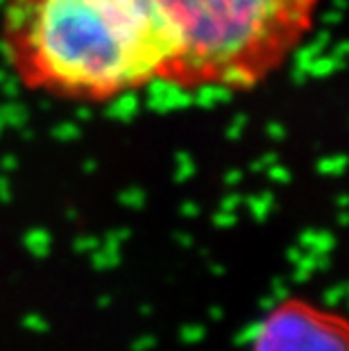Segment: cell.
Instances as JSON below:
<instances>
[{"instance_id": "6da1fadb", "label": "cell", "mask_w": 349, "mask_h": 351, "mask_svg": "<svg viewBox=\"0 0 349 351\" xmlns=\"http://www.w3.org/2000/svg\"><path fill=\"white\" fill-rule=\"evenodd\" d=\"M0 39L27 91L80 102L168 84L175 62L145 0H7Z\"/></svg>"}, {"instance_id": "7a4b0ae2", "label": "cell", "mask_w": 349, "mask_h": 351, "mask_svg": "<svg viewBox=\"0 0 349 351\" xmlns=\"http://www.w3.org/2000/svg\"><path fill=\"white\" fill-rule=\"evenodd\" d=\"M175 48L168 84L248 91L306 41L320 0H145Z\"/></svg>"}, {"instance_id": "3957f363", "label": "cell", "mask_w": 349, "mask_h": 351, "mask_svg": "<svg viewBox=\"0 0 349 351\" xmlns=\"http://www.w3.org/2000/svg\"><path fill=\"white\" fill-rule=\"evenodd\" d=\"M248 351H349V326L343 313L293 295L263 313Z\"/></svg>"}]
</instances>
